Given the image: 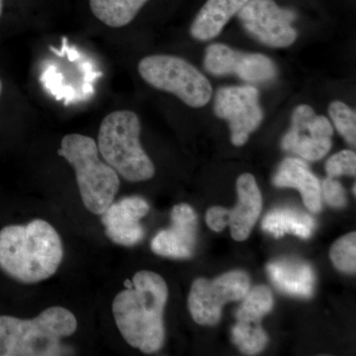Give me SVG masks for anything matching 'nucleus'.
Wrapping results in <instances>:
<instances>
[{"instance_id": "9", "label": "nucleus", "mask_w": 356, "mask_h": 356, "mask_svg": "<svg viewBox=\"0 0 356 356\" xmlns=\"http://www.w3.org/2000/svg\"><path fill=\"white\" fill-rule=\"evenodd\" d=\"M238 14L247 31L267 46L286 48L297 38L291 24L295 14L273 0H248Z\"/></svg>"}, {"instance_id": "11", "label": "nucleus", "mask_w": 356, "mask_h": 356, "mask_svg": "<svg viewBox=\"0 0 356 356\" xmlns=\"http://www.w3.org/2000/svg\"><path fill=\"white\" fill-rule=\"evenodd\" d=\"M170 218V228L159 232L152 241V250L163 257L189 259L197 241V215L191 205L181 203L172 208Z\"/></svg>"}, {"instance_id": "8", "label": "nucleus", "mask_w": 356, "mask_h": 356, "mask_svg": "<svg viewBox=\"0 0 356 356\" xmlns=\"http://www.w3.org/2000/svg\"><path fill=\"white\" fill-rule=\"evenodd\" d=\"M214 111L219 118L228 121L231 140L236 147L247 143L250 134L257 130L264 119L259 91L250 86L219 89L215 97Z\"/></svg>"}, {"instance_id": "20", "label": "nucleus", "mask_w": 356, "mask_h": 356, "mask_svg": "<svg viewBox=\"0 0 356 356\" xmlns=\"http://www.w3.org/2000/svg\"><path fill=\"white\" fill-rule=\"evenodd\" d=\"M242 306L236 311L238 321L261 323L262 317L268 314L273 307V292L264 285L255 286L248 290L243 297Z\"/></svg>"}, {"instance_id": "6", "label": "nucleus", "mask_w": 356, "mask_h": 356, "mask_svg": "<svg viewBox=\"0 0 356 356\" xmlns=\"http://www.w3.org/2000/svg\"><path fill=\"white\" fill-rule=\"evenodd\" d=\"M138 70L149 86L172 93L193 108L205 106L212 97V86L207 77L184 58L149 56L140 60Z\"/></svg>"}, {"instance_id": "4", "label": "nucleus", "mask_w": 356, "mask_h": 356, "mask_svg": "<svg viewBox=\"0 0 356 356\" xmlns=\"http://www.w3.org/2000/svg\"><path fill=\"white\" fill-rule=\"evenodd\" d=\"M58 154L74 168L86 209L102 215L114 201L120 178L108 163L100 159L95 140L81 134H70L63 138Z\"/></svg>"}, {"instance_id": "3", "label": "nucleus", "mask_w": 356, "mask_h": 356, "mask_svg": "<svg viewBox=\"0 0 356 356\" xmlns=\"http://www.w3.org/2000/svg\"><path fill=\"white\" fill-rule=\"evenodd\" d=\"M72 312L53 306L30 320L0 315V356L70 355L62 339L76 332Z\"/></svg>"}, {"instance_id": "26", "label": "nucleus", "mask_w": 356, "mask_h": 356, "mask_svg": "<svg viewBox=\"0 0 356 356\" xmlns=\"http://www.w3.org/2000/svg\"><path fill=\"white\" fill-rule=\"evenodd\" d=\"M321 191H323L325 202L332 207L343 208L346 206V191L341 184L334 179V177H327L323 181Z\"/></svg>"}, {"instance_id": "7", "label": "nucleus", "mask_w": 356, "mask_h": 356, "mask_svg": "<svg viewBox=\"0 0 356 356\" xmlns=\"http://www.w3.org/2000/svg\"><path fill=\"white\" fill-rule=\"evenodd\" d=\"M250 286V277L241 270L229 271L213 280L198 278L192 283L188 297L192 318L199 325L217 324L225 304L243 299Z\"/></svg>"}, {"instance_id": "30", "label": "nucleus", "mask_w": 356, "mask_h": 356, "mask_svg": "<svg viewBox=\"0 0 356 356\" xmlns=\"http://www.w3.org/2000/svg\"><path fill=\"white\" fill-rule=\"evenodd\" d=\"M353 194H355V186H353Z\"/></svg>"}, {"instance_id": "23", "label": "nucleus", "mask_w": 356, "mask_h": 356, "mask_svg": "<svg viewBox=\"0 0 356 356\" xmlns=\"http://www.w3.org/2000/svg\"><path fill=\"white\" fill-rule=\"evenodd\" d=\"M330 257L334 266L343 273L353 274L356 270L355 232L339 238L332 245Z\"/></svg>"}, {"instance_id": "18", "label": "nucleus", "mask_w": 356, "mask_h": 356, "mask_svg": "<svg viewBox=\"0 0 356 356\" xmlns=\"http://www.w3.org/2000/svg\"><path fill=\"white\" fill-rule=\"evenodd\" d=\"M147 0H89L91 11L98 20L112 28L132 22Z\"/></svg>"}, {"instance_id": "1", "label": "nucleus", "mask_w": 356, "mask_h": 356, "mask_svg": "<svg viewBox=\"0 0 356 356\" xmlns=\"http://www.w3.org/2000/svg\"><path fill=\"white\" fill-rule=\"evenodd\" d=\"M125 286L112 303L117 327L129 346L144 353H156L165 343L168 285L159 274L142 270L132 281L126 280Z\"/></svg>"}, {"instance_id": "10", "label": "nucleus", "mask_w": 356, "mask_h": 356, "mask_svg": "<svg viewBox=\"0 0 356 356\" xmlns=\"http://www.w3.org/2000/svg\"><path fill=\"white\" fill-rule=\"evenodd\" d=\"M331 122L318 116L309 105H300L292 115L291 129L282 140V147L307 161L324 158L332 147Z\"/></svg>"}, {"instance_id": "24", "label": "nucleus", "mask_w": 356, "mask_h": 356, "mask_svg": "<svg viewBox=\"0 0 356 356\" xmlns=\"http://www.w3.org/2000/svg\"><path fill=\"white\" fill-rule=\"evenodd\" d=\"M331 116L337 132L346 139L351 146L356 143V114L348 105L341 102H334L330 105Z\"/></svg>"}, {"instance_id": "14", "label": "nucleus", "mask_w": 356, "mask_h": 356, "mask_svg": "<svg viewBox=\"0 0 356 356\" xmlns=\"http://www.w3.org/2000/svg\"><path fill=\"white\" fill-rule=\"evenodd\" d=\"M274 286L291 296L310 298L315 286V273L310 264L301 259H276L266 267Z\"/></svg>"}, {"instance_id": "15", "label": "nucleus", "mask_w": 356, "mask_h": 356, "mask_svg": "<svg viewBox=\"0 0 356 356\" xmlns=\"http://www.w3.org/2000/svg\"><path fill=\"white\" fill-rule=\"evenodd\" d=\"M273 181L276 187L298 189L304 204L311 212L318 213L322 209L320 182L301 159H285L274 175Z\"/></svg>"}, {"instance_id": "16", "label": "nucleus", "mask_w": 356, "mask_h": 356, "mask_svg": "<svg viewBox=\"0 0 356 356\" xmlns=\"http://www.w3.org/2000/svg\"><path fill=\"white\" fill-rule=\"evenodd\" d=\"M248 0H207L192 23L191 33L198 41L214 39Z\"/></svg>"}, {"instance_id": "22", "label": "nucleus", "mask_w": 356, "mask_h": 356, "mask_svg": "<svg viewBox=\"0 0 356 356\" xmlns=\"http://www.w3.org/2000/svg\"><path fill=\"white\" fill-rule=\"evenodd\" d=\"M238 51L224 44H212L206 49L204 65L213 76L234 74Z\"/></svg>"}, {"instance_id": "28", "label": "nucleus", "mask_w": 356, "mask_h": 356, "mask_svg": "<svg viewBox=\"0 0 356 356\" xmlns=\"http://www.w3.org/2000/svg\"><path fill=\"white\" fill-rule=\"evenodd\" d=\"M2 9H3V0H0V17H1Z\"/></svg>"}, {"instance_id": "25", "label": "nucleus", "mask_w": 356, "mask_h": 356, "mask_svg": "<svg viewBox=\"0 0 356 356\" xmlns=\"http://www.w3.org/2000/svg\"><path fill=\"white\" fill-rule=\"evenodd\" d=\"M329 177H337L341 175L355 177L356 173V156L353 151H341L334 154L325 163Z\"/></svg>"}, {"instance_id": "19", "label": "nucleus", "mask_w": 356, "mask_h": 356, "mask_svg": "<svg viewBox=\"0 0 356 356\" xmlns=\"http://www.w3.org/2000/svg\"><path fill=\"white\" fill-rule=\"evenodd\" d=\"M233 74L250 83H266L276 76V67L270 58L261 54L238 51Z\"/></svg>"}, {"instance_id": "13", "label": "nucleus", "mask_w": 356, "mask_h": 356, "mask_svg": "<svg viewBox=\"0 0 356 356\" xmlns=\"http://www.w3.org/2000/svg\"><path fill=\"white\" fill-rule=\"evenodd\" d=\"M238 201L229 211V226L234 240H247L261 215L262 197L254 175L245 173L236 181Z\"/></svg>"}, {"instance_id": "2", "label": "nucleus", "mask_w": 356, "mask_h": 356, "mask_svg": "<svg viewBox=\"0 0 356 356\" xmlns=\"http://www.w3.org/2000/svg\"><path fill=\"white\" fill-rule=\"evenodd\" d=\"M63 259L62 238L44 220L0 229V269L17 282L35 284L49 280Z\"/></svg>"}, {"instance_id": "17", "label": "nucleus", "mask_w": 356, "mask_h": 356, "mask_svg": "<svg viewBox=\"0 0 356 356\" xmlns=\"http://www.w3.org/2000/svg\"><path fill=\"white\" fill-rule=\"evenodd\" d=\"M316 222L313 218L301 211L278 208L269 212L262 221V229L274 238L292 234L302 238L312 236Z\"/></svg>"}, {"instance_id": "21", "label": "nucleus", "mask_w": 356, "mask_h": 356, "mask_svg": "<svg viewBox=\"0 0 356 356\" xmlns=\"http://www.w3.org/2000/svg\"><path fill=\"white\" fill-rule=\"evenodd\" d=\"M232 339L238 350L248 355H255L264 350L268 341L261 323L238 321L232 329Z\"/></svg>"}, {"instance_id": "27", "label": "nucleus", "mask_w": 356, "mask_h": 356, "mask_svg": "<svg viewBox=\"0 0 356 356\" xmlns=\"http://www.w3.org/2000/svg\"><path fill=\"white\" fill-rule=\"evenodd\" d=\"M229 222V211L226 208L215 206L210 208L206 214V222L210 229L215 232H221L228 226Z\"/></svg>"}, {"instance_id": "29", "label": "nucleus", "mask_w": 356, "mask_h": 356, "mask_svg": "<svg viewBox=\"0 0 356 356\" xmlns=\"http://www.w3.org/2000/svg\"><path fill=\"white\" fill-rule=\"evenodd\" d=\"M2 92V81L1 79H0V95H1Z\"/></svg>"}, {"instance_id": "12", "label": "nucleus", "mask_w": 356, "mask_h": 356, "mask_svg": "<svg viewBox=\"0 0 356 356\" xmlns=\"http://www.w3.org/2000/svg\"><path fill=\"white\" fill-rule=\"evenodd\" d=\"M149 206L144 198L129 196L110 204L102 214L105 234L112 242L124 247H133L142 242L145 229L140 220L146 216Z\"/></svg>"}, {"instance_id": "5", "label": "nucleus", "mask_w": 356, "mask_h": 356, "mask_svg": "<svg viewBox=\"0 0 356 356\" xmlns=\"http://www.w3.org/2000/svg\"><path fill=\"white\" fill-rule=\"evenodd\" d=\"M140 122L133 111L119 110L103 119L98 132L99 154L124 179L146 181L154 175V165L140 142Z\"/></svg>"}]
</instances>
